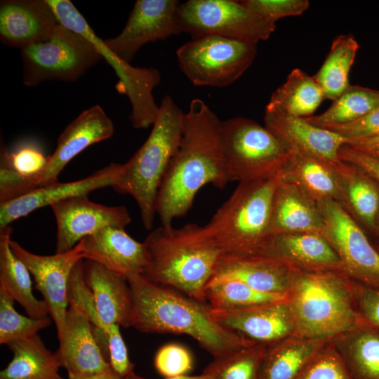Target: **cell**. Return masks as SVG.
I'll list each match as a JSON object with an SVG mask.
<instances>
[{
    "label": "cell",
    "instance_id": "cell-24",
    "mask_svg": "<svg viewBox=\"0 0 379 379\" xmlns=\"http://www.w3.org/2000/svg\"><path fill=\"white\" fill-rule=\"evenodd\" d=\"M294 268L260 254L222 253L213 277H227L268 294L286 295Z\"/></svg>",
    "mask_w": 379,
    "mask_h": 379
},
{
    "label": "cell",
    "instance_id": "cell-3",
    "mask_svg": "<svg viewBox=\"0 0 379 379\" xmlns=\"http://www.w3.org/2000/svg\"><path fill=\"white\" fill-rule=\"evenodd\" d=\"M143 243L145 278L204 303V288L223 253L206 225H161Z\"/></svg>",
    "mask_w": 379,
    "mask_h": 379
},
{
    "label": "cell",
    "instance_id": "cell-11",
    "mask_svg": "<svg viewBox=\"0 0 379 379\" xmlns=\"http://www.w3.org/2000/svg\"><path fill=\"white\" fill-rule=\"evenodd\" d=\"M177 20L181 32L192 38L216 35L257 44L267 39L276 23L246 7L241 1L188 0L179 3Z\"/></svg>",
    "mask_w": 379,
    "mask_h": 379
},
{
    "label": "cell",
    "instance_id": "cell-21",
    "mask_svg": "<svg viewBox=\"0 0 379 379\" xmlns=\"http://www.w3.org/2000/svg\"><path fill=\"white\" fill-rule=\"evenodd\" d=\"M256 254L277 259L300 270L344 272L337 253L319 233L270 235Z\"/></svg>",
    "mask_w": 379,
    "mask_h": 379
},
{
    "label": "cell",
    "instance_id": "cell-36",
    "mask_svg": "<svg viewBox=\"0 0 379 379\" xmlns=\"http://www.w3.org/2000/svg\"><path fill=\"white\" fill-rule=\"evenodd\" d=\"M339 175L345 193L347 208H351L369 228H375L379 212V190L375 182L348 164Z\"/></svg>",
    "mask_w": 379,
    "mask_h": 379
},
{
    "label": "cell",
    "instance_id": "cell-22",
    "mask_svg": "<svg viewBox=\"0 0 379 379\" xmlns=\"http://www.w3.org/2000/svg\"><path fill=\"white\" fill-rule=\"evenodd\" d=\"M58 340L56 352L68 376L92 375L111 368L95 338L92 325L77 308L69 306Z\"/></svg>",
    "mask_w": 379,
    "mask_h": 379
},
{
    "label": "cell",
    "instance_id": "cell-18",
    "mask_svg": "<svg viewBox=\"0 0 379 379\" xmlns=\"http://www.w3.org/2000/svg\"><path fill=\"white\" fill-rule=\"evenodd\" d=\"M286 298L234 309L211 308V312L226 329L251 343L269 345L295 334Z\"/></svg>",
    "mask_w": 379,
    "mask_h": 379
},
{
    "label": "cell",
    "instance_id": "cell-33",
    "mask_svg": "<svg viewBox=\"0 0 379 379\" xmlns=\"http://www.w3.org/2000/svg\"><path fill=\"white\" fill-rule=\"evenodd\" d=\"M359 48L351 34L340 35L333 41L321 67L313 76L325 99L335 100L350 86L349 73Z\"/></svg>",
    "mask_w": 379,
    "mask_h": 379
},
{
    "label": "cell",
    "instance_id": "cell-2",
    "mask_svg": "<svg viewBox=\"0 0 379 379\" xmlns=\"http://www.w3.org/2000/svg\"><path fill=\"white\" fill-rule=\"evenodd\" d=\"M132 297L131 326L147 333L184 334L213 357L253 344L220 325L206 304L142 274L127 278Z\"/></svg>",
    "mask_w": 379,
    "mask_h": 379
},
{
    "label": "cell",
    "instance_id": "cell-32",
    "mask_svg": "<svg viewBox=\"0 0 379 379\" xmlns=\"http://www.w3.org/2000/svg\"><path fill=\"white\" fill-rule=\"evenodd\" d=\"M324 99L323 91L314 77L295 68L273 92L265 110L306 118L313 115Z\"/></svg>",
    "mask_w": 379,
    "mask_h": 379
},
{
    "label": "cell",
    "instance_id": "cell-35",
    "mask_svg": "<svg viewBox=\"0 0 379 379\" xmlns=\"http://www.w3.org/2000/svg\"><path fill=\"white\" fill-rule=\"evenodd\" d=\"M286 298L258 291L240 280L227 277H213L204 290V303L212 309H234Z\"/></svg>",
    "mask_w": 379,
    "mask_h": 379
},
{
    "label": "cell",
    "instance_id": "cell-38",
    "mask_svg": "<svg viewBox=\"0 0 379 379\" xmlns=\"http://www.w3.org/2000/svg\"><path fill=\"white\" fill-rule=\"evenodd\" d=\"M15 300L0 288V344L24 340L37 335L38 332L49 326L48 317L33 318L18 313L14 307Z\"/></svg>",
    "mask_w": 379,
    "mask_h": 379
},
{
    "label": "cell",
    "instance_id": "cell-10",
    "mask_svg": "<svg viewBox=\"0 0 379 379\" xmlns=\"http://www.w3.org/2000/svg\"><path fill=\"white\" fill-rule=\"evenodd\" d=\"M256 44L216 35L194 38L176 51L180 69L195 86L225 87L251 65Z\"/></svg>",
    "mask_w": 379,
    "mask_h": 379
},
{
    "label": "cell",
    "instance_id": "cell-40",
    "mask_svg": "<svg viewBox=\"0 0 379 379\" xmlns=\"http://www.w3.org/2000/svg\"><path fill=\"white\" fill-rule=\"evenodd\" d=\"M295 379H352V378L335 347L332 339L314 356Z\"/></svg>",
    "mask_w": 379,
    "mask_h": 379
},
{
    "label": "cell",
    "instance_id": "cell-49",
    "mask_svg": "<svg viewBox=\"0 0 379 379\" xmlns=\"http://www.w3.org/2000/svg\"><path fill=\"white\" fill-rule=\"evenodd\" d=\"M124 379H147L142 378L137 374H135L134 372L131 374L126 376ZM164 379H218L216 376L211 373H205L203 372L202 374L199 375H180L176 377H172V378H165Z\"/></svg>",
    "mask_w": 379,
    "mask_h": 379
},
{
    "label": "cell",
    "instance_id": "cell-45",
    "mask_svg": "<svg viewBox=\"0 0 379 379\" xmlns=\"http://www.w3.org/2000/svg\"><path fill=\"white\" fill-rule=\"evenodd\" d=\"M327 129L344 136L349 142L376 135L379 134V107L355 121Z\"/></svg>",
    "mask_w": 379,
    "mask_h": 379
},
{
    "label": "cell",
    "instance_id": "cell-30",
    "mask_svg": "<svg viewBox=\"0 0 379 379\" xmlns=\"http://www.w3.org/2000/svg\"><path fill=\"white\" fill-rule=\"evenodd\" d=\"M13 353L0 379H65L59 373L62 364L57 352L46 348L39 335L9 343Z\"/></svg>",
    "mask_w": 379,
    "mask_h": 379
},
{
    "label": "cell",
    "instance_id": "cell-8",
    "mask_svg": "<svg viewBox=\"0 0 379 379\" xmlns=\"http://www.w3.org/2000/svg\"><path fill=\"white\" fill-rule=\"evenodd\" d=\"M47 1L59 22L90 41L114 69L119 79L115 89L119 93L126 95L131 104L129 119L132 126L140 129L152 126L159 111L152 95L153 89L161 81L159 72L154 68L134 67L114 53L106 45L105 39L95 33L72 1Z\"/></svg>",
    "mask_w": 379,
    "mask_h": 379
},
{
    "label": "cell",
    "instance_id": "cell-46",
    "mask_svg": "<svg viewBox=\"0 0 379 379\" xmlns=\"http://www.w3.org/2000/svg\"><path fill=\"white\" fill-rule=\"evenodd\" d=\"M357 302L362 319L379 329V289L358 283Z\"/></svg>",
    "mask_w": 379,
    "mask_h": 379
},
{
    "label": "cell",
    "instance_id": "cell-44",
    "mask_svg": "<svg viewBox=\"0 0 379 379\" xmlns=\"http://www.w3.org/2000/svg\"><path fill=\"white\" fill-rule=\"evenodd\" d=\"M117 324H111L107 332L109 363L111 368L125 378L133 373V364L131 361L128 350Z\"/></svg>",
    "mask_w": 379,
    "mask_h": 379
},
{
    "label": "cell",
    "instance_id": "cell-48",
    "mask_svg": "<svg viewBox=\"0 0 379 379\" xmlns=\"http://www.w3.org/2000/svg\"><path fill=\"white\" fill-rule=\"evenodd\" d=\"M346 145L353 149L379 159V134L363 139L351 140Z\"/></svg>",
    "mask_w": 379,
    "mask_h": 379
},
{
    "label": "cell",
    "instance_id": "cell-42",
    "mask_svg": "<svg viewBox=\"0 0 379 379\" xmlns=\"http://www.w3.org/2000/svg\"><path fill=\"white\" fill-rule=\"evenodd\" d=\"M154 366L165 378L185 375L193 367V358L189 350L176 343L161 346L154 357Z\"/></svg>",
    "mask_w": 379,
    "mask_h": 379
},
{
    "label": "cell",
    "instance_id": "cell-31",
    "mask_svg": "<svg viewBox=\"0 0 379 379\" xmlns=\"http://www.w3.org/2000/svg\"><path fill=\"white\" fill-rule=\"evenodd\" d=\"M281 175L298 185L316 201L331 199L347 208L339 175L334 169L320 161L291 154L282 169Z\"/></svg>",
    "mask_w": 379,
    "mask_h": 379
},
{
    "label": "cell",
    "instance_id": "cell-27",
    "mask_svg": "<svg viewBox=\"0 0 379 379\" xmlns=\"http://www.w3.org/2000/svg\"><path fill=\"white\" fill-rule=\"evenodd\" d=\"M333 343L352 379H379L378 328L361 319Z\"/></svg>",
    "mask_w": 379,
    "mask_h": 379
},
{
    "label": "cell",
    "instance_id": "cell-28",
    "mask_svg": "<svg viewBox=\"0 0 379 379\" xmlns=\"http://www.w3.org/2000/svg\"><path fill=\"white\" fill-rule=\"evenodd\" d=\"M333 338H310L293 334L269 345L259 379H295Z\"/></svg>",
    "mask_w": 379,
    "mask_h": 379
},
{
    "label": "cell",
    "instance_id": "cell-14",
    "mask_svg": "<svg viewBox=\"0 0 379 379\" xmlns=\"http://www.w3.org/2000/svg\"><path fill=\"white\" fill-rule=\"evenodd\" d=\"M265 126L291 154L320 161L342 173L348 166L339 156L349 140L339 133L316 126L304 118L265 112Z\"/></svg>",
    "mask_w": 379,
    "mask_h": 379
},
{
    "label": "cell",
    "instance_id": "cell-34",
    "mask_svg": "<svg viewBox=\"0 0 379 379\" xmlns=\"http://www.w3.org/2000/svg\"><path fill=\"white\" fill-rule=\"evenodd\" d=\"M324 112L304 118L324 128L355 121L379 107V91L350 85Z\"/></svg>",
    "mask_w": 379,
    "mask_h": 379
},
{
    "label": "cell",
    "instance_id": "cell-4",
    "mask_svg": "<svg viewBox=\"0 0 379 379\" xmlns=\"http://www.w3.org/2000/svg\"><path fill=\"white\" fill-rule=\"evenodd\" d=\"M358 282L341 271L294 268L286 294L295 334L331 338L361 320L357 302Z\"/></svg>",
    "mask_w": 379,
    "mask_h": 379
},
{
    "label": "cell",
    "instance_id": "cell-19",
    "mask_svg": "<svg viewBox=\"0 0 379 379\" xmlns=\"http://www.w3.org/2000/svg\"><path fill=\"white\" fill-rule=\"evenodd\" d=\"M121 164L111 163L93 174L75 181L50 183L22 196L0 202V230L40 208L74 197L88 196L96 190L112 187L118 178Z\"/></svg>",
    "mask_w": 379,
    "mask_h": 379
},
{
    "label": "cell",
    "instance_id": "cell-9",
    "mask_svg": "<svg viewBox=\"0 0 379 379\" xmlns=\"http://www.w3.org/2000/svg\"><path fill=\"white\" fill-rule=\"evenodd\" d=\"M24 85L78 79L102 58L93 44L60 23L46 40L21 49Z\"/></svg>",
    "mask_w": 379,
    "mask_h": 379
},
{
    "label": "cell",
    "instance_id": "cell-39",
    "mask_svg": "<svg viewBox=\"0 0 379 379\" xmlns=\"http://www.w3.org/2000/svg\"><path fill=\"white\" fill-rule=\"evenodd\" d=\"M67 295L69 306L77 308L86 317L95 334L107 333L110 325H105L99 317L92 293L84 279L83 260L78 262L72 270Z\"/></svg>",
    "mask_w": 379,
    "mask_h": 379
},
{
    "label": "cell",
    "instance_id": "cell-5",
    "mask_svg": "<svg viewBox=\"0 0 379 379\" xmlns=\"http://www.w3.org/2000/svg\"><path fill=\"white\" fill-rule=\"evenodd\" d=\"M185 113L168 95L164 97L145 142L124 164L112 187L135 201L145 230L153 226L158 191L181 139Z\"/></svg>",
    "mask_w": 379,
    "mask_h": 379
},
{
    "label": "cell",
    "instance_id": "cell-16",
    "mask_svg": "<svg viewBox=\"0 0 379 379\" xmlns=\"http://www.w3.org/2000/svg\"><path fill=\"white\" fill-rule=\"evenodd\" d=\"M56 225L55 253L74 248L83 239L106 227L125 228L131 221L124 206H105L88 196L70 197L53 204Z\"/></svg>",
    "mask_w": 379,
    "mask_h": 379
},
{
    "label": "cell",
    "instance_id": "cell-50",
    "mask_svg": "<svg viewBox=\"0 0 379 379\" xmlns=\"http://www.w3.org/2000/svg\"><path fill=\"white\" fill-rule=\"evenodd\" d=\"M67 379H124L112 368L101 373L86 376H68Z\"/></svg>",
    "mask_w": 379,
    "mask_h": 379
},
{
    "label": "cell",
    "instance_id": "cell-43",
    "mask_svg": "<svg viewBox=\"0 0 379 379\" xmlns=\"http://www.w3.org/2000/svg\"><path fill=\"white\" fill-rule=\"evenodd\" d=\"M241 2L262 18L275 23L282 18L300 15L310 6L307 0H243Z\"/></svg>",
    "mask_w": 379,
    "mask_h": 379
},
{
    "label": "cell",
    "instance_id": "cell-47",
    "mask_svg": "<svg viewBox=\"0 0 379 379\" xmlns=\"http://www.w3.org/2000/svg\"><path fill=\"white\" fill-rule=\"evenodd\" d=\"M340 159L357 168L375 182H379V159L344 145L340 149Z\"/></svg>",
    "mask_w": 379,
    "mask_h": 379
},
{
    "label": "cell",
    "instance_id": "cell-7",
    "mask_svg": "<svg viewBox=\"0 0 379 379\" xmlns=\"http://www.w3.org/2000/svg\"><path fill=\"white\" fill-rule=\"evenodd\" d=\"M220 140L229 182H249L282 171L291 154L265 126L237 117L221 121Z\"/></svg>",
    "mask_w": 379,
    "mask_h": 379
},
{
    "label": "cell",
    "instance_id": "cell-15",
    "mask_svg": "<svg viewBox=\"0 0 379 379\" xmlns=\"http://www.w3.org/2000/svg\"><path fill=\"white\" fill-rule=\"evenodd\" d=\"M15 255L29 270L35 288L42 295L59 338L63 331L67 312L68 282L73 267L84 259L81 243L69 251L51 255L33 253L18 242L10 241Z\"/></svg>",
    "mask_w": 379,
    "mask_h": 379
},
{
    "label": "cell",
    "instance_id": "cell-29",
    "mask_svg": "<svg viewBox=\"0 0 379 379\" xmlns=\"http://www.w3.org/2000/svg\"><path fill=\"white\" fill-rule=\"evenodd\" d=\"M11 232L9 226L0 230V288L18 302L29 317L36 319L48 317L45 302L38 300L33 294L29 270L11 247Z\"/></svg>",
    "mask_w": 379,
    "mask_h": 379
},
{
    "label": "cell",
    "instance_id": "cell-13",
    "mask_svg": "<svg viewBox=\"0 0 379 379\" xmlns=\"http://www.w3.org/2000/svg\"><path fill=\"white\" fill-rule=\"evenodd\" d=\"M114 131L112 120L100 106L83 111L60 133L43 171L31 178H20L18 196L58 181L59 174L70 161L89 146L111 138Z\"/></svg>",
    "mask_w": 379,
    "mask_h": 379
},
{
    "label": "cell",
    "instance_id": "cell-1",
    "mask_svg": "<svg viewBox=\"0 0 379 379\" xmlns=\"http://www.w3.org/2000/svg\"><path fill=\"white\" fill-rule=\"evenodd\" d=\"M221 121L201 99L185 113L179 145L160 185L155 204L162 226L185 216L205 185L222 190L227 178L220 140Z\"/></svg>",
    "mask_w": 379,
    "mask_h": 379
},
{
    "label": "cell",
    "instance_id": "cell-23",
    "mask_svg": "<svg viewBox=\"0 0 379 379\" xmlns=\"http://www.w3.org/2000/svg\"><path fill=\"white\" fill-rule=\"evenodd\" d=\"M80 243L84 258L98 262L126 279L143 273L147 264L145 244L132 238L124 228L106 227Z\"/></svg>",
    "mask_w": 379,
    "mask_h": 379
},
{
    "label": "cell",
    "instance_id": "cell-26",
    "mask_svg": "<svg viewBox=\"0 0 379 379\" xmlns=\"http://www.w3.org/2000/svg\"><path fill=\"white\" fill-rule=\"evenodd\" d=\"M84 276L101 321L107 326H131L132 297L127 280L88 260L84 262Z\"/></svg>",
    "mask_w": 379,
    "mask_h": 379
},
{
    "label": "cell",
    "instance_id": "cell-6",
    "mask_svg": "<svg viewBox=\"0 0 379 379\" xmlns=\"http://www.w3.org/2000/svg\"><path fill=\"white\" fill-rule=\"evenodd\" d=\"M281 171L239 182L206 225L223 253L258 252L270 235L273 199Z\"/></svg>",
    "mask_w": 379,
    "mask_h": 379
},
{
    "label": "cell",
    "instance_id": "cell-17",
    "mask_svg": "<svg viewBox=\"0 0 379 379\" xmlns=\"http://www.w3.org/2000/svg\"><path fill=\"white\" fill-rule=\"evenodd\" d=\"M177 0H138L121 32L105 39L107 47L130 62L147 43L165 39L181 32L177 20Z\"/></svg>",
    "mask_w": 379,
    "mask_h": 379
},
{
    "label": "cell",
    "instance_id": "cell-20",
    "mask_svg": "<svg viewBox=\"0 0 379 379\" xmlns=\"http://www.w3.org/2000/svg\"><path fill=\"white\" fill-rule=\"evenodd\" d=\"M60 24L47 0H4L0 40L20 50L48 39Z\"/></svg>",
    "mask_w": 379,
    "mask_h": 379
},
{
    "label": "cell",
    "instance_id": "cell-51",
    "mask_svg": "<svg viewBox=\"0 0 379 379\" xmlns=\"http://www.w3.org/2000/svg\"><path fill=\"white\" fill-rule=\"evenodd\" d=\"M376 248L378 249V251H379V246L376 247Z\"/></svg>",
    "mask_w": 379,
    "mask_h": 379
},
{
    "label": "cell",
    "instance_id": "cell-12",
    "mask_svg": "<svg viewBox=\"0 0 379 379\" xmlns=\"http://www.w3.org/2000/svg\"><path fill=\"white\" fill-rule=\"evenodd\" d=\"M324 220L321 235L337 253L344 272L357 282L379 289V251L344 205L317 201Z\"/></svg>",
    "mask_w": 379,
    "mask_h": 379
},
{
    "label": "cell",
    "instance_id": "cell-41",
    "mask_svg": "<svg viewBox=\"0 0 379 379\" xmlns=\"http://www.w3.org/2000/svg\"><path fill=\"white\" fill-rule=\"evenodd\" d=\"M48 157L33 143H25L14 150L1 149L0 165L13 171L22 178H31L41 173L47 164Z\"/></svg>",
    "mask_w": 379,
    "mask_h": 379
},
{
    "label": "cell",
    "instance_id": "cell-37",
    "mask_svg": "<svg viewBox=\"0 0 379 379\" xmlns=\"http://www.w3.org/2000/svg\"><path fill=\"white\" fill-rule=\"evenodd\" d=\"M267 347L255 343L215 357L203 372L218 379H259Z\"/></svg>",
    "mask_w": 379,
    "mask_h": 379
},
{
    "label": "cell",
    "instance_id": "cell-25",
    "mask_svg": "<svg viewBox=\"0 0 379 379\" xmlns=\"http://www.w3.org/2000/svg\"><path fill=\"white\" fill-rule=\"evenodd\" d=\"M324 227L317 201L281 175L274 196L269 236L294 232L321 234Z\"/></svg>",
    "mask_w": 379,
    "mask_h": 379
}]
</instances>
